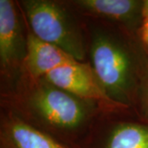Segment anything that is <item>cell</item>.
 Segmentation results:
<instances>
[{
  "instance_id": "cell-4",
  "label": "cell",
  "mask_w": 148,
  "mask_h": 148,
  "mask_svg": "<svg viewBox=\"0 0 148 148\" xmlns=\"http://www.w3.org/2000/svg\"><path fill=\"white\" fill-rule=\"evenodd\" d=\"M45 77L49 84L71 95L85 99L110 101L90 70L78 61L54 69Z\"/></svg>"
},
{
  "instance_id": "cell-7",
  "label": "cell",
  "mask_w": 148,
  "mask_h": 148,
  "mask_svg": "<svg viewBox=\"0 0 148 148\" xmlns=\"http://www.w3.org/2000/svg\"><path fill=\"white\" fill-rule=\"evenodd\" d=\"M76 3L94 15L119 21L130 19L140 6L139 2L133 0H81Z\"/></svg>"
},
{
  "instance_id": "cell-5",
  "label": "cell",
  "mask_w": 148,
  "mask_h": 148,
  "mask_svg": "<svg viewBox=\"0 0 148 148\" xmlns=\"http://www.w3.org/2000/svg\"><path fill=\"white\" fill-rule=\"evenodd\" d=\"M27 67L35 77H45L54 69L77 61L61 49L40 40L33 33L27 36Z\"/></svg>"
},
{
  "instance_id": "cell-8",
  "label": "cell",
  "mask_w": 148,
  "mask_h": 148,
  "mask_svg": "<svg viewBox=\"0 0 148 148\" xmlns=\"http://www.w3.org/2000/svg\"><path fill=\"white\" fill-rule=\"evenodd\" d=\"M9 137L14 148H64L44 132L21 122L11 125Z\"/></svg>"
},
{
  "instance_id": "cell-6",
  "label": "cell",
  "mask_w": 148,
  "mask_h": 148,
  "mask_svg": "<svg viewBox=\"0 0 148 148\" xmlns=\"http://www.w3.org/2000/svg\"><path fill=\"white\" fill-rule=\"evenodd\" d=\"M20 45V27L12 2L0 0V58L3 68L17 58Z\"/></svg>"
},
{
  "instance_id": "cell-11",
  "label": "cell",
  "mask_w": 148,
  "mask_h": 148,
  "mask_svg": "<svg viewBox=\"0 0 148 148\" xmlns=\"http://www.w3.org/2000/svg\"><path fill=\"white\" fill-rule=\"evenodd\" d=\"M143 15L145 20L148 19V0L144 1L143 4Z\"/></svg>"
},
{
  "instance_id": "cell-3",
  "label": "cell",
  "mask_w": 148,
  "mask_h": 148,
  "mask_svg": "<svg viewBox=\"0 0 148 148\" xmlns=\"http://www.w3.org/2000/svg\"><path fill=\"white\" fill-rule=\"evenodd\" d=\"M32 103L45 120L58 127H77L85 118L84 108L79 101L71 94L51 84L37 90Z\"/></svg>"
},
{
  "instance_id": "cell-9",
  "label": "cell",
  "mask_w": 148,
  "mask_h": 148,
  "mask_svg": "<svg viewBox=\"0 0 148 148\" xmlns=\"http://www.w3.org/2000/svg\"><path fill=\"white\" fill-rule=\"evenodd\" d=\"M105 148H148V127L136 123L120 125L111 132Z\"/></svg>"
},
{
  "instance_id": "cell-10",
  "label": "cell",
  "mask_w": 148,
  "mask_h": 148,
  "mask_svg": "<svg viewBox=\"0 0 148 148\" xmlns=\"http://www.w3.org/2000/svg\"><path fill=\"white\" fill-rule=\"evenodd\" d=\"M143 39L148 46V19L145 20L143 27Z\"/></svg>"
},
{
  "instance_id": "cell-1",
  "label": "cell",
  "mask_w": 148,
  "mask_h": 148,
  "mask_svg": "<svg viewBox=\"0 0 148 148\" xmlns=\"http://www.w3.org/2000/svg\"><path fill=\"white\" fill-rule=\"evenodd\" d=\"M24 6L32 33L37 38L61 49L77 61L84 58L82 36L64 9L40 0L24 2Z\"/></svg>"
},
{
  "instance_id": "cell-2",
  "label": "cell",
  "mask_w": 148,
  "mask_h": 148,
  "mask_svg": "<svg viewBox=\"0 0 148 148\" xmlns=\"http://www.w3.org/2000/svg\"><path fill=\"white\" fill-rule=\"evenodd\" d=\"M91 61L96 79L108 95L125 97L131 82V62L120 45L98 36L91 46Z\"/></svg>"
}]
</instances>
